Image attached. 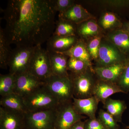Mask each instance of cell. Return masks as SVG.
<instances>
[{
    "mask_svg": "<svg viewBox=\"0 0 129 129\" xmlns=\"http://www.w3.org/2000/svg\"><path fill=\"white\" fill-rule=\"evenodd\" d=\"M23 99L28 112L55 109L59 105L57 100L45 84Z\"/></svg>",
    "mask_w": 129,
    "mask_h": 129,
    "instance_id": "cell-2",
    "label": "cell"
},
{
    "mask_svg": "<svg viewBox=\"0 0 129 129\" xmlns=\"http://www.w3.org/2000/svg\"><path fill=\"white\" fill-rule=\"evenodd\" d=\"M98 67H103L122 63L123 58L118 50L110 44H101Z\"/></svg>",
    "mask_w": 129,
    "mask_h": 129,
    "instance_id": "cell-10",
    "label": "cell"
},
{
    "mask_svg": "<svg viewBox=\"0 0 129 129\" xmlns=\"http://www.w3.org/2000/svg\"><path fill=\"white\" fill-rule=\"evenodd\" d=\"M126 66L122 63L106 67H97L95 71L101 79L115 83L119 80Z\"/></svg>",
    "mask_w": 129,
    "mask_h": 129,
    "instance_id": "cell-16",
    "label": "cell"
},
{
    "mask_svg": "<svg viewBox=\"0 0 129 129\" xmlns=\"http://www.w3.org/2000/svg\"><path fill=\"white\" fill-rule=\"evenodd\" d=\"M79 24L77 28V32L82 36L93 35L98 32V25L94 21H90Z\"/></svg>",
    "mask_w": 129,
    "mask_h": 129,
    "instance_id": "cell-27",
    "label": "cell"
},
{
    "mask_svg": "<svg viewBox=\"0 0 129 129\" xmlns=\"http://www.w3.org/2000/svg\"><path fill=\"white\" fill-rule=\"evenodd\" d=\"M11 44L5 34L4 29L1 28L0 30V67L1 68H7L9 57L13 49Z\"/></svg>",
    "mask_w": 129,
    "mask_h": 129,
    "instance_id": "cell-20",
    "label": "cell"
},
{
    "mask_svg": "<svg viewBox=\"0 0 129 129\" xmlns=\"http://www.w3.org/2000/svg\"><path fill=\"white\" fill-rule=\"evenodd\" d=\"M52 73L61 76H69L67 56L62 53L48 51Z\"/></svg>",
    "mask_w": 129,
    "mask_h": 129,
    "instance_id": "cell-17",
    "label": "cell"
},
{
    "mask_svg": "<svg viewBox=\"0 0 129 129\" xmlns=\"http://www.w3.org/2000/svg\"><path fill=\"white\" fill-rule=\"evenodd\" d=\"M125 28H126V31L129 34V23H127L125 25Z\"/></svg>",
    "mask_w": 129,
    "mask_h": 129,
    "instance_id": "cell-35",
    "label": "cell"
},
{
    "mask_svg": "<svg viewBox=\"0 0 129 129\" xmlns=\"http://www.w3.org/2000/svg\"><path fill=\"white\" fill-rule=\"evenodd\" d=\"M110 39L121 51L129 53V34L122 30L115 31L110 35Z\"/></svg>",
    "mask_w": 129,
    "mask_h": 129,
    "instance_id": "cell-23",
    "label": "cell"
},
{
    "mask_svg": "<svg viewBox=\"0 0 129 129\" xmlns=\"http://www.w3.org/2000/svg\"><path fill=\"white\" fill-rule=\"evenodd\" d=\"M117 18L115 15L111 13H106L103 16L101 23L105 29L109 28L117 22Z\"/></svg>",
    "mask_w": 129,
    "mask_h": 129,
    "instance_id": "cell-31",
    "label": "cell"
},
{
    "mask_svg": "<svg viewBox=\"0 0 129 129\" xmlns=\"http://www.w3.org/2000/svg\"><path fill=\"white\" fill-rule=\"evenodd\" d=\"M0 105L4 108L23 114L28 112L23 98L15 93L1 97Z\"/></svg>",
    "mask_w": 129,
    "mask_h": 129,
    "instance_id": "cell-18",
    "label": "cell"
},
{
    "mask_svg": "<svg viewBox=\"0 0 129 129\" xmlns=\"http://www.w3.org/2000/svg\"><path fill=\"white\" fill-rule=\"evenodd\" d=\"M99 102L94 96L85 99L73 98V104L76 111L81 115H85L88 118L96 117Z\"/></svg>",
    "mask_w": 129,
    "mask_h": 129,
    "instance_id": "cell-12",
    "label": "cell"
},
{
    "mask_svg": "<svg viewBox=\"0 0 129 129\" xmlns=\"http://www.w3.org/2000/svg\"><path fill=\"white\" fill-rule=\"evenodd\" d=\"M16 76L9 73L0 75V95L3 97L14 93Z\"/></svg>",
    "mask_w": 129,
    "mask_h": 129,
    "instance_id": "cell-24",
    "label": "cell"
},
{
    "mask_svg": "<svg viewBox=\"0 0 129 129\" xmlns=\"http://www.w3.org/2000/svg\"><path fill=\"white\" fill-rule=\"evenodd\" d=\"M73 84L74 97L85 99L93 96L96 83L85 72L70 76Z\"/></svg>",
    "mask_w": 129,
    "mask_h": 129,
    "instance_id": "cell-8",
    "label": "cell"
},
{
    "mask_svg": "<svg viewBox=\"0 0 129 129\" xmlns=\"http://www.w3.org/2000/svg\"><path fill=\"white\" fill-rule=\"evenodd\" d=\"M51 0H11L4 11L5 34L16 46L41 45L52 36L56 26Z\"/></svg>",
    "mask_w": 129,
    "mask_h": 129,
    "instance_id": "cell-1",
    "label": "cell"
},
{
    "mask_svg": "<svg viewBox=\"0 0 129 129\" xmlns=\"http://www.w3.org/2000/svg\"><path fill=\"white\" fill-rule=\"evenodd\" d=\"M84 129H107L96 117L88 118L84 121Z\"/></svg>",
    "mask_w": 129,
    "mask_h": 129,
    "instance_id": "cell-32",
    "label": "cell"
},
{
    "mask_svg": "<svg viewBox=\"0 0 129 129\" xmlns=\"http://www.w3.org/2000/svg\"><path fill=\"white\" fill-rule=\"evenodd\" d=\"M35 46H16L13 49L8 66L9 73L17 75L28 72Z\"/></svg>",
    "mask_w": 129,
    "mask_h": 129,
    "instance_id": "cell-5",
    "label": "cell"
},
{
    "mask_svg": "<svg viewBox=\"0 0 129 129\" xmlns=\"http://www.w3.org/2000/svg\"><path fill=\"white\" fill-rule=\"evenodd\" d=\"M88 66L86 63L82 60L73 57H69L68 60V69L73 74H77L85 72Z\"/></svg>",
    "mask_w": 129,
    "mask_h": 129,
    "instance_id": "cell-26",
    "label": "cell"
},
{
    "mask_svg": "<svg viewBox=\"0 0 129 129\" xmlns=\"http://www.w3.org/2000/svg\"><path fill=\"white\" fill-rule=\"evenodd\" d=\"M85 118L84 115H80L75 110L73 101L59 104L56 109L54 129H69Z\"/></svg>",
    "mask_w": 129,
    "mask_h": 129,
    "instance_id": "cell-7",
    "label": "cell"
},
{
    "mask_svg": "<svg viewBox=\"0 0 129 129\" xmlns=\"http://www.w3.org/2000/svg\"><path fill=\"white\" fill-rule=\"evenodd\" d=\"M118 85L125 93L129 92V63L126 65L121 75Z\"/></svg>",
    "mask_w": 129,
    "mask_h": 129,
    "instance_id": "cell-29",
    "label": "cell"
},
{
    "mask_svg": "<svg viewBox=\"0 0 129 129\" xmlns=\"http://www.w3.org/2000/svg\"><path fill=\"white\" fill-rule=\"evenodd\" d=\"M119 92L125 93L118 84L101 80L96 83L93 96L103 103L112 95Z\"/></svg>",
    "mask_w": 129,
    "mask_h": 129,
    "instance_id": "cell-13",
    "label": "cell"
},
{
    "mask_svg": "<svg viewBox=\"0 0 129 129\" xmlns=\"http://www.w3.org/2000/svg\"><path fill=\"white\" fill-rule=\"evenodd\" d=\"M103 104L106 111L111 114L117 122H122V115L127 109L124 101L109 98Z\"/></svg>",
    "mask_w": 129,
    "mask_h": 129,
    "instance_id": "cell-19",
    "label": "cell"
},
{
    "mask_svg": "<svg viewBox=\"0 0 129 129\" xmlns=\"http://www.w3.org/2000/svg\"><path fill=\"white\" fill-rule=\"evenodd\" d=\"M28 72L44 82L53 75L48 52L41 45L36 47Z\"/></svg>",
    "mask_w": 129,
    "mask_h": 129,
    "instance_id": "cell-4",
    "label": "cell"
},
{
    "mask_svg": "<svg viewBox=\"0 0 129 129\" xmlns=\"http://www.w3.org/2000/svg\"><path fill=\"white\" fill-rule=\"evenodd\" d=\"M76 36L69 37L51 36L47 42V50L48 51L63 53L69 50L78 42Z\"/></svg>",
    "mask_w": 129,
    "mask_h": 129,
    "instance_id": "cell-14",
    "label": "cell"
},
{
    "mask_svg": "<svg viewBox=\"0 0 129 129\" xmlns=\"http://www.w3.org/2000/svg\"><path fill=\"white\" fill-rule=\"evenodd\" d=\"M127 128H129V126H127V127H126Z\"/></svg>",
    "mask_w": 129,
    "mask_h": 129,
    "instance_id": "cell-36",
    "label": "cell"
},
{
    "mask_svg": "<svg viewBox=\"0 0 129 129\" xmlns=\"http://www.w3.org/2000/svg\"><path fill=\"white\" fill-rule=\"evenodd\" d=\"M101 40L100 37H95L90 42L88 46L89 53L90 55L95 59L98 58Z\"/></svg>",
    "mask_w": 129,
    "mask_h": 129,
    "instance_id": "cell-30",
    "label": "cell"
},
{
    "mask_svg": "<svg viewBox=\"0 0 129 129\" xmlns=\"http://www.w3.org/2000/svg\"><path fill=\"white\" fill-rule=\"evenodd\" d=\"M69 57H73L82 60L90 65V55L84 45L81 41H78L69 50L63 53Z\"/></svg>",
    "mask_w": 129,
    "mask_h": 129,
    "instance_id": "cell-22",
    "label": "cell"
},
{
    "mask_svg": "<svg viewBox=\"0 0 129 129\" xmlns=\"http://www.w3.org/2000/svg\"><path fill=\"white\" fill-rule=\"evenodd\" d=\"M56 109L28 112L24 115V129H54Z\"/></svg>",
    "mask_w": 129,
    "mask_h": 129,
    "instance_id": "cell-6",
    "label": "cell"
},
{
    "mask_svg": "<svg viewBox=\"0 0 129 129\" xmlns=\"http://www.w3.org/2000/svg\"><path fill=\"white\" fill-rule=\"evenodd\" d=\"M74 24H76L58 18L56 22L55 28L52 36L58 37L76 36L77 30Z\"/></svg>",
    "mask_w": 129,
    "mask_h": 129,
    "instance_id": "cell-21",
    "label": "cell"
},
{
    "mask_svg": "<svg viewBox=\"0 0 129 129\" xmlns=\"http://www.w3.org/2000/svg\"><path fill=\"white\" fill-rule=\"evenodd\" d=\"M84 121H78L70 127L69 129H84Z\"/></svg>",
    "mask_w": 129,
    "mask_h": 129,
    "instance_id": "cell-34",
    "label": "cell"
},
{
    "mask_svg": "<svg viewBox=\"0 0 129 129\" xmlns=\"http://www.w3.org/2000/svg\"><path fill=\"white\" fill-rule=\"evenodd\" d=\"M16 76L14 93L23 98L44 85L45 83L28 72Z\"/></svg>",
    "mask_w": 129,
    "mask_h": 129,
    "instance_id": "cell-9",
    "label": "cell"
},
{
    "mask_svg": "<svg viewBox=\"0 0 129 129\" xmlns=\"http://www.w3.org/2000/svg\"><path fill=\"white\" fill-rule=\"evenodd\" d=\"M44 82L45 85L57 100L59 104L73 101V84L69 75L61 76L52 75Z\"/></svg>",
    "mask_w": 129,
    "mask_h": 129,
    "instance_id": "cell-3",
    "label": "cell"
},
{
    "mask_svg": "<svg viewBox=\"0 0 129 129\" xmlns=\"http://www.w3.org/2000/svg\"><path fill=\"white\" fill-rule=\"evenodd\" d=\"M106 3L108 5L117 6H124L129 5V1H106Z\"/></svg>",
    "mask_w": 129,
    "mask_h": 129,
    "instance_id": "cell-33",
    "label": "cell"
},
{
    "mask_svg": "<svg viewBox=\"0 0 129 129\" xmlns=\"http://www.w3.org/2000/svg\"><path fill=\"white\" fill-rule=\"evenodd\" d=\"M98 118L107 129H120L118 122L113 116L103 109L99 111Z\"/></svg>",
    "mask_w": 129,
    "mask_h": 129,
    "instance_id": "cell-25",
    "label": "cell"
},
{
    "mask_svg": "<svg viewBox=\"0 0 129 129\" xmlns=\"http://www.w3.org/2000/svg\"><path fill=\"white\" fill-rule=\"evenodd\" d=\"M89 16L87 10L82 6L74 4L65 11L59 13L58 18L79 24L86 21Z\"/></svg>",
    "mask_w": 129,
    "mask_h": 129,
    "instance_id": "cell-15",
    "label": "cell"
},
{
    "mask_svg": "<svg viewBox=\"0 0 129 129\" xmlns=\"http://www.w3.org/2000/svg\"><path fill=\"white\" fill-rule=\"evenodd\" d=\"M54 11L62 13L74 5V1L72 0H51Z\"/></svg>",
    "mask_w": 129,
    "mask_h": 129,
    "instance_id": "cell-28",
    "label": "cell"
},
{
    "mask_svg": "<svg viewBox=\"0 0 129 129\" xmlns=\"http://www.w3.org/2000/svg\"><path fill=\"white\" fill-rule=\"evenodd\" d=\"M24 115L0 107V129H24Z\"/></svg>",
    "mask_w": 129,
    "mask_h": 129,
    "instance_id": "cell-11",
    "label": "cell"
}]
</instances>
